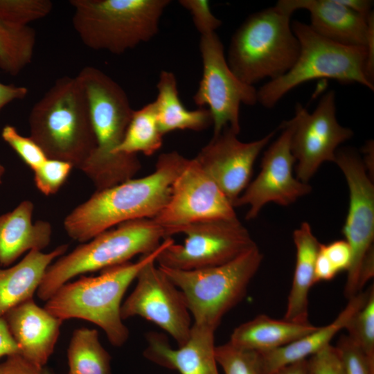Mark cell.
I'll list each match as a JSON object with an SVG mask.
<instances>
[{
	"instance_id": "6da1fadb",
	"label": "cell",
	"mask_w": 374,
	"mask_h": 374,
	"mask_svg": "<svg viewBox=\"0 0 374 374\" xmlns=\"http://www.w3.org/2000/svg\"><path fill=\"white\" fill-rule=\"evenodd\" d=\"M187 161L175 151L163 153L151 174L96 190L66 216V233L84 243L121 223L153 219L167 204L172 184Z\"/></svg>"
},
{
	"instance_id": "7a4b0ae2",
	"label": "cell",
	"mask_w": 374,
	"mask_h": 374,
	"mask_svg": "<svg viewBox=\"0 0 374 374\" xmlns=\"http://www.w3.org/2000/svg\"><path fill=\"white\" fill-rule=\"evenodd\" d=\"M85 91L96 148L82 170L97 190L133 178L141 168L136 155L118 154L134 110L123 89L101 70L85 66L76 75Z\"/></svg>"
},
{
	"instance_id": "3957f363",
	"label": "cell",
	"mask_w": 374,
	"mask_h": 374,
	"mask_svg": "<svg viewBox=\"0 0 374 374\" xmlns=\"http://www.w3.org/2000/svg\"><path fill=\"white\" fill-rule=\"evenodd\" d=\"M30 137L48 159L82 170L96 148L87 98L80 80L64 76L33 106Z\"/></svg>"
},
{
	"instance_id": "277c9868",
	"label": "cell",
	"mask_w": 374,
	"mask_h": 374,
	"mask_svg": "<svg viewBox=\"0 0 374 374\" xmlns=\"http://www.w3.org/2000/svg\"><path fill=\"white\" fill-rule=\"evenodd\" d=\"M174 242L165 238L153 251L143 254L135 262H127L101 271L97 276H82L62 285L46 301L44 308L63 321L80 319L99 326L114 346H121L129 337V330L121 316V301L140 270L156 260L161 252Z\"/></svg>"
},
{
	"instance_id": "5b68a950",
	"label": "cell",
	"mask_w": 374,
	"mask_h": 374,
	"mask_svg": "<svg viewBox=\"0 0 374 374\" xmlns=\"http://www.w3.org/2000/svg\"><path fill=\"white\" fill-rule=\"evenodd\" d=\"M291 15L275 5L249 15L233 33L226 60L242 82L253 86L265 79L271 80L293 66L300 44Z\"/></svg>"
},
{
	"instance_id": "8992f818",
	"label": "cell",
	"mask_w": 374,
	"mask_h": 374,
	"mask_svg": "<svg viewBox=\"0 0 374 374\" xmlns=\"http://www.w3.org/2000/svg\"><path fill=\"white\" fill-rule=\"evenodd\" d=\"M292 28L300 44L298 57L287 73L267 81L257 90L258 103L262 106L272 109L294 88L320 78L358 83L374 90L366 71V47L334 42L299 21H294Z\"/></svg>"
},
{
	"instance_id": "52a82bcc",
	"label": "cell",
	"mask_w": 374,
	"mask_h": 374,
	"mask_svg": "<svg viewBox=\"0 0 374 374\" xmlns=\"http://www.w3.org/2000/svg\"><path fill=\"white\" fill-rule=\"evenodd\" d=\"M169 0H71L72 25L82 43L120 55L158 32Z\"/></svg>"
},
{
	"instance_id": "ba28073f",
	"label": "cell",
	"mask_w": 374,
	"mask_h": 374,
	"mask_svg": "<svg viewBox=\"0 0 374 374\" xmlns=\"http://www.w3.org/2000/svg\"><path fill=\"white\" fill-rule=\"evenodd\" d=\"M166 238L165 230L152 219L121 223L55 260L45 273L37 296L46 301L73 278L125 263L137 254L150 253Z\"/></svg>"
},
{
	"instance_id": "9c48e42d",
	"label": "cell",
	"mask_w": 374,
	"mask_h": 374,
	"mask_svg": "<svg viewBox=\"0 0 374 374\" xmlns=\"http://www.w3.org/2000/svg\"><path fill=\"white\" fill-rule=\"evenodd\" d=\"M263 256L256 244L224 264L194 270L158 266L181 292L193 323L215 330L246 294Z\"/></svg>"
},
{
	"instance_id": "30bf717a",
	"label": "cell",
	"mask_w": 374,
	"mask_h": 374,
	"mask_svg": "<svg viewBox=\"0 0 374 374\" xmlns=\"http://www.w3.org/2000/svg\"><path fill=\"white\" fill-rule=\"evenodd\" d=\"M335 163L344 175L349 190L343 233L351 252L344 292L350 299L361 292L360 277L374 262V186L363 161L353 150H337Z\"/></svg>"
},
{
	"instance_id": "8fae6325",
	"label": "cell",
	"mask_w": 374,
	"mask_h": 374,
	"mask_svg": "<svg viewBox=\"0 0 374 374\" xmlns=\"http://www.w3.org/2000/svg\"><path fill=\"white\" fill-rule=\"evenodd\" d=\"M200 33L199 50L203 73L193 96L199 107L208 106L213 120V136L226 127L238 134L240 131L241 104L254 105L258 103L257 90L242 82L230 69L223 44L213 30Z\"/></svg>"
},
{
	"instance_id": "7c38bea8",
	"label": "cell",
	"mask_w": 374,
	"mask_h": 374,
	"mask_svg": "<svg viewBox=\"0 0 374 374\" xmlns=\"http://www.w3.org/2000/svg\"><path fill=\"white\" fill-rule=\"evenodd\" d=\"M183 244L172 242L159 255V266L194 270L228 262L256 245L238 218L193 223L179 229Z\"/></svg>"
},
{
	"instance_id": "4fadbf2b",
	"label": "cell",
	"mask_w": 374,
	"mask_h": 374,
	"mask_svg": "<svg viewBox=\"0 0 374 374\" xmlns=\"http://www.w3.org/2000/svg\"><path fill=\"white\" fill-rule=\"evenodd\" d=\"M236 218L232 204L193 158L188 159L172 184L167 204L152 220L171 237L193 223Z\"/></svg>"
},
{
	"instance_id": "5bb4252c",
	"label": "cell",
	"mask_w": 374,
	"mask_h": 374,
	"mask_svg": "<svg viewBox=\"0 0 374 374\" xmlns=\"http://www.w3.org/2000/svg\"><path fill=\"white\" fill-rule=\"evenodd\" d=\"M335 98V92L328 91L311 113L299 103L295 107L291 150L296 160V177L303 183L308 184L323 163L335 162L338 146L353 135L351 129L337 121Z\"/></svg>"
},
{
	"instance_id": "9a60e30c",
	"label": "cell",
	"mask_w": 374,
	"mask_h": 374,
	"mask_svg": "<svg viewBox=\"0 0 374 374\" xmlns=\"http://www.w3.org/2000/svg\"><path fill=\"white\" fill-rule=\"evenodd\" d=\"M155 263L148 262L139 272L134 290L121 305V316L123 320L139 316L155 323L179 346L189 337L190 314L181 292Z\"/></svg>"
},
{
	"instance_id": "2e32d148",
	"label": "cell",
	"mask_w": 374,
	"mask_h": 374,
	"mask_svg": "<svg viewBox=\"0 0 374 374\" xmlns=\"http://www.w3.org/2000/svg\"><path fill=\"white\" fill-rule=\"evenodd\" d=\"M296 127V118L284 121L279 136L264 152L260 171L235 202L233 206L248 205L246 219L256 218L262 208L269 202L288 206L311 192L308 184L293 175L296 160L291 150V140Z\"/></svg>"
},
{
	"instance_id": "e0dca14e",
	"label": "cell",
	"mask_w": 374,
	"mask_h": 374,
	"mask_svg": "<svg viewBox=\"0 0 374 374\" xmlns=\"http://www.w3.org/2000/svg\"><path fill=\"white\" fill-rule=\"evenodd\" d=\"M276 132L272 131L256 141L242 142L226 127L213 136L195 159L233 206L249 184L257 157Z\"/></svg>"
},
{
	"instance_id": "ac0fdd59",
	"label": "cell",
	"mask_w": 374,
	"mask_h": 374,
	"mask_svg": "<svg viewBox=\"0 0 374 374\" xmlns=\"http://www.w3.org/2000/svg\"><path fill=\"white\" fill-rule=\"evenodd\" d=\"M19 355L38 370L45 367L59 338L63 321L29 299L3 317Z\"/></svg>"
},
{
	"instance_id": "d6986e66",
	"label": "cell",
	"mask_w": 374,
	"mask_h": 374,
	"mask_svg": "<svg viewBox=\"0 0 374 374\" xmlns=\"http://www.w3.org/2000/svg\"><path fill=\"white\" fill-rule=\"evenodd\" d=\"M215 331L193 323L187 341L172 348L161 333L147 334L143 355L156 364L177 371L180 374H219L215 355Z\"/></svg>"
},
{
	"instance_id": "ffe728a7",
	"label": "cell",
	"mask_w": 374,
	"mask_h": 374,
	"mask_svg": "<svg viewBox=\"0 0 374 374\" xmlns=\"http://www.w3.org/2000/svg\"><path fill=\"white\" fill-rule=\"evenodd\" d=\"M276 5L292 15L299 9L307 10L310 17V26L334 42L366 46L368 17L348 9L338 0H280Z\"/></svg>"
},
{
	"instance_id": "44dd1931",
	"label": "cell",
	"mask_w": 374,
	"mask_h": 374,
	"mask_svg": "<svg viewBox=\"0 0 374 374\" xmlns=\"http://www.w3.org/2000/svg\"><path fill=\"white\" fill-rule=\"evenodd\" d=\"M370 288L350 298L347 305L329 324L318 327L314 331L284 346L258 352L262 374H272L288 364L307 359L330 345L333 337L345 329L352 316L366 303Z\"/></svg>"
},
{
	"instance_id": "7402d4cb",
	"label": "cell",
	"mask_w": 374,
	"mask_h": 374,
	"mask_svg": "<svg viewBox=\"0 0 374 374\" xmlns=\"http://www.w3.org/2000/svg\"><path fill=\"white\" fill-rule=\"evenodd\" d=\"M34 205L21 202L0 215V267L12 265L26 251H42L50 243L52 227L44 220L33 222Z\"/></svg>"
},
{
	"instance_id": "603a6c76",
	"label": "cell",
	"mask_w": 374,
	"mask_h": 374,
	"mask_svg": "<svg viewBox=\"0 0 374 374\" xmlns=\"http://www.w3.org/2000/svg\"><path fill=\"white\" fill-rule=\"evenodd\" d=\"M67 249V244H62L48 253L32 250L17 264L5 269L0 267V317L33 299L48 267Z\"/></svg>"
},
{
	"instance_id": "cb8c5ba5",
	"label": "cell",
	"mask_w": 374,
	"mask_h": 374,
	"mask_svg": "<svg viewBox=\"0 0 374 374\" xmlns=\"http://www.w3.org/2000/svg\"><path fill=\"white\" fill-rule=\"evenodd\" d=\"M293 240L296 251V265L284 319L306 323L309 322L308 294L315 284V263L321 243L306 222L294 230Z\"/></svg>"
},
{
	"instance_id": "d4e9b609",
	"label": "cell",
	"mask_w": 374,
	"mask_h": 374,
	"mask_svg": "<svg viewBox=\"0 0 374 374\" xmlns=\"http://www.w3.org/2000/svg\"><path fill=\"white\" fill-rule=\"evenodd\" d=\"M318 327L310 322L278 320L259 314L236 327L229 341L241 349L262 352L289 344Z\"/></svg>"
},
{
	"instance_id": "484cf974",
	"label": "cell",
	"mask_w": 374,
	"mask_h": 374,
	"mask_svg": "<svg viewBox=\"0 0 374 374\" xmlns=\"http://www.w3.org/2000/svg\"><path fill=\"white\" fill-rule=\"evenodd\" d=\"M158 94L154 101L157 122L163 135L175 130L202 131L213 124L209 110L199 107L189 110L179 99L174 73L162 71L157 84Z\"/></svg>"
},
{
	"instance_id": "4316f807",
	"label": "cell",
	"mask_w": 374,
	"mask_h": 374,
	"mask_svg": "<svg viewBox=\"0 0 374 374\" xmlns=\"http://www.w3.org/2000/svg\"><path fill=\"white\" fill-rule=\"evenodd\" d=\"M69 374H112L111 357L96 329L73 331L67 349Z\"/></svg>"
},
{
	"instance_id": "83f0119b",
	"label": "cell",
	"mask_w": 374,
	"mask_h": 374,
	"mask_svg": "<svg viewBox=\"0 0 374 374\" xmlns=\"http://www.w3.org/2000/svg\"><path fill=\"white\" fill-rule=\"evenodd\" d=\"M157 117L154 102L134 110L124 138L117 153L136 155L141 152L150 156L158 151L163 143Z\"/></svg>"
},
{
	"instance_id": "f1b7e54d",
	"label": "cell",
	"mask_w": 374,
	"mask_h": 374,
	"mask_svg": "<svg viewBox=\"0 0 374 374\" xmlns=\"http://www.w3.org/2000/svg\"><path fill=\"white\" fill-rule=\"evenodd\" d=\"M35 42L34 29L0 19V69L11 75L19 74L31 63Z\"/></svg>"
},
{
	"instance_id": "f546056e",
	"label": "cell",
	"mask_w": 374,
	"mask_h": 374,
	"mask_svg": "<svg viewBox=\"0 0 374 374\" xmlns=\"http://www.w3.org/2000/svg\"><path fill=\"white\" fill-rule=\"evenodd\" d=\"M345 329L348 337L374 364V288L370 287L364 305L350 319Z\"/></svg>"
},
{
	"instance_id": "4dcf8cb0",
	"label": "cell",
	"mask_w": 374,
	"mask_h": 374,
	"mask_svg": "<svg viewBox=\"0 0 374 374\" xmlns=\"http://www.w3.org/2000/svg\"><path fill=\"white\" fill-rule=\"evenodd\" d=\"M215 355L224 374H262L258 352L241 349L228 341L215 346Z\"/></svg>"
},
{
	"instance_id": "1f68e13d",
	"label": "cell",
	"mask_w": 374,
	"mask_h": 374,
	"mask_svg": "<svg viewBox=\"0 0 374 374\" xmlns=\"http://www.w3.org/2000/svg\"><path fill=\"white\" fill-rule=\"evenodd\" d=\"M53 3L50 0H0V19L24 27L50 14Z\"/></svg>"
},
{
	"instance_id": "d6a6232c",
	"label": "cell",
	"mask_w": 374,
	"mask_h": 374,
	"mask_svg": "<svg viewBox=\"0 0 374 374\" xmlns=\"http://www.w3.org/2000/svg\"><path fill=\"white\" fill-rule=\"evenodd\" d=\"M73 168L68 162L47 159L33 171L36 187L45 195L56 193L66 180Z\"/></svg>"
},
{
	"instance_id": "836d02e7",
	"label": "cell",
	"mask_w": 374,
	"mask_h": 374,
	"mask_svg": "<svg viewBox=\"0 0 374 374\" xmlns=\"http://www.w3.org/2000/svg\"><path fill=\"white\" fill-rule=\"evenodd\" d=\"M1 137L33 171L37 169L48 158L41 148L30 137L21 135L12 125H6Z\"/></svg>"
},
{
	"instance_id": "e575fe53",
	"label": "cell",
	"mask_w": 374,
	"mask_h": 374,
	"mask_svg": "<svg viewBox=\"0 0 374 374\" xmlns=\"http://www.w3.org/2000/svg\"><path fill=\"white\" fill-rule=\"evenodd\" d=\"M335 347L345 374H374V364L348 335L341 336Z\"/></svg>"
},
{
	"instance_id": "d590c367",
	"label": "cell",
	"mask_w": 374,
	"mask_h": 374,
	"mask_svg": "<svg viewBox=\"0 0 374 374\" xmlns=\"http://www.w3.org/2000/svg\"><path fill=\"white\" fill-rule=\"evenodd\" d=\"M308 374H345L335 346L331 344L308 359Z\"/></svg>"
},
{
	"instance_id": "8d00e7d4",
	"label": "cell",
	"mask_w": 374,
	"mask_h": 374,
	"mask_svg": "<svg viewBox=\"0 0 374 374\" xmlns=\"http://www.w3.org/2000/svg\"><path fill=\"white\" fill-rule=\"evenodd\" d=\"M179 2L189 11L199 32L206 30L215 31L221 26L222 21L211 12L208 1L181 0Z\"/></svg>"
},
{
	"instance_id": "74e56055",
	"label": "cell",
	"mask_w": 374,
	"mask_h": 374,
	"mask_svg": "<svg viewBox=\"0 0 374 374\" xmlns=\"http://www.w3.org/2000/svg\"><path fill=\"white\" fill-rule=\"evenodd\" d=\"M319 250L337 273L348 269L351 261V252L345 240L334 241L328 244H321Z\"/></svg>"
},
{
	"instance_id": "f35d334b",
	"label": "cell",
	"mask_w": 374,
	"mask_h": 374,
	"mask_svg": "<svg viewBox=\"0 0 374 374\" xmlns=\"http://www.w3.org/2000/svg\"><path fill=\"white\" fill-rule=\"evenodd\" d=\"M41 371L19 354L6 357V359L0 363V374H40Z\"/></svg>"
},
{
	"instance_id": "ab89813d",
	"label": "cell",
	"mask_w": 374,
	"mask_h": 374,
	"mask_svg": "<svg viewBox=\"0 0 374 374\" xmlns=\"http://www.w3.org/2000/svg\"><path fill=\"white\" fill-rule=\"evenodd\" d=\"M19 353V347L5 320L0 317V359Z\"/></svg>"
},
{
	"instance_id": "60d3db41",
	"label": "cell",
	"mask_w": 374,
	"mask_h": 374,
	"mask_svg": "<svg viewBox=\"0 0 374 374\" xmlns=\"http://www.w3.org/2000/svg\"><path fill=\"white\" fill-rule=\"evenodd\" d=\"M28 89L23 86L5 84L0 82V110L10 102L24 98Z\"/></svg>"
},
{
	"instance_id": "b9f144b4",
	"label": "cell",
	"mask_w": 374,
	"mask_h": 374,
	"mask_svg": "<svg viewBox=\"0 0 374 374\" xmlns=\"http://www.w3.org/2000/svg\"><path fill=\"white\" fill-rule=\"evenodd\" d=\"M337 274L336 270L319 250L315 263V283L321 280H331Z\"/></svg>"
},
{
	"instance_id": "7bdbcfd3",
	"label": "cell",
	"mask_w": 374,
	"mask_h": 374,
	"mask_svg": "<svg viewBox=\"0 0 374 374\" xmlns=\"http://www.w3.org/2000/svg\"><path fill=\"white\" fill-rule=\"evenodd\" d=\"M340 3L348 8V9L362 15L364 17H368L373 12L372 6L373 1L370 0H338Z\"/></svg>"
},
{
	"instance_id": "ee69618b",
	"label": "cell",
	"mask_w": 374,
	"mask_h": 374,
	"mask_svg": "<svg viewBox=\"0 0 374 374\" xmlns=\"http://www.w3.org/2000/svg\"><path fill=\"white\" fill-rule=\"evenodd\" d=\"M272 374H308V359L285 366Z\"/></svg>"
},
{
	"instance_id": "f6af8a7d",
	"label": "cell",
	"mask_w": 374,
	"mask_h": 374,
	"mask_svg": "<svg viewBox=\"0 0 374 374\" xmlns=\"http://www.w3.org/2000/svg\"><path fill=\"white\" fill-rule=\"evenodd\" d=\"M40 374H53V373L48 368L44 367L40 371Z\"/></svg>"
},
{
	"instance_id": "bcb514c9",
	"label": "cell",
	"mask_w": 374,
	"mask_h": 374,
	"mask_svg": "<svg viewBox=\"0 0 374 374\" xmlns=\"http://www.w3.org/2000/svg\"><path fill=\"white\" fill-rule=\"evenodd\" d=\"M5 172V168L4 167L0 164V184L1 183V178H2V176L3 175Z\"/></svg>"
}]
</instances>
